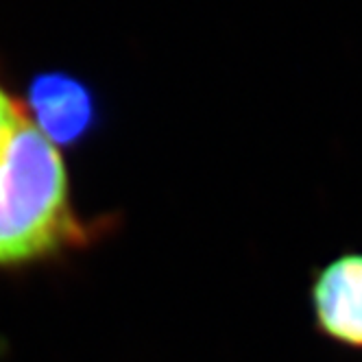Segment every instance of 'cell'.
<instances>
[{"mask_svg": "<svg viewBox=\"0 0 362 362\" xmlns=\"http://www.w3.org/2000/svg\"><path fill=\"white\" fill-rule=\"evenodd\" d=\"M88 243L59 148L27 120L0 162V267H20Z\"/></svg>", "mask_w": 362, "mask_h": 362, "instance_id": "6da1fadb", "label": "cell"}, {"mask_svg": "<svg viewBox=\"0 0 362 362\" xmlns=\"http://www.w3.org/2000/svg\"><path fill=\"white\" fill-rule=\"evenodd\" d=\"M27 116L37 132L55 146L79 144L96 124L94 92L79 76L68 72L35 74L24 100Z\"/></svg>", "mask_w": 362, "mask_h": 362, "instance_id": "7a4b0ae2", "label": "cell"}, {"mask_svg": "<svg viewBox=\"0 0 362 362\" xmlns=\"http://www.w3.org/2000/svg\"><path fill=\"white\" fill-rule=\"evenodd\" d=\"M310 301L323 336L362 349V253L349 251L327 262L315 275Z\"/></svg>", "mask_w": 362, "mask_h": 362, "instance_id": "3957f363", "label": "cell"}, {"mask_svg": "<svg viewBox=\"0 0 362 362\" xmlns=\"http://www.w3.org/2000/svg\"><path fill=\"white\" fill-rule=\"evenodd\" d=\"M27 120L29 116L24 110V103L18 100L0 81V162H3L13 138L27 124Z\"/></svg>", "mask_w": 362, "mask_h": 362, "instance_id": "277c9868", "label": "cell"}]
</instances>
